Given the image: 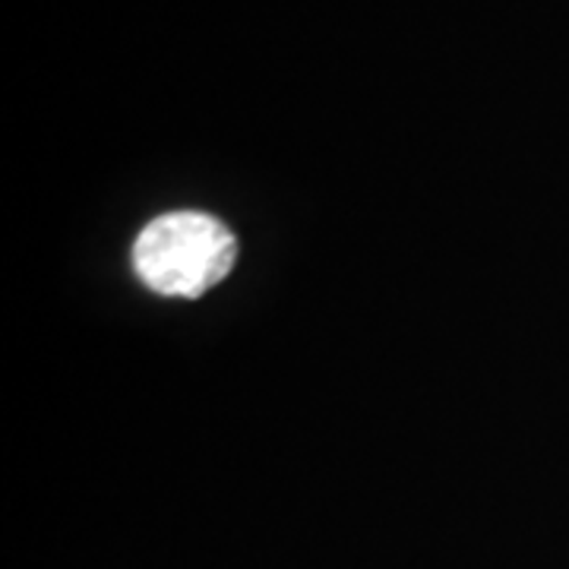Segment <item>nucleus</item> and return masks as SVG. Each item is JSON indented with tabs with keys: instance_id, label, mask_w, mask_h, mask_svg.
Returning <instances> with one entry per match:
<instances>
[{
	"instance_id": "f257e3e1",
	"label": "nucleus",
	"mask_w": 569,
	"mask_h": 569,
	"mask_svg": "<svg viewBox=\"0 0 569 569\" xmlns=\"http://www.w3.org/2000/svg\"><path fill=\"white\" fill-rule=\"evenodd\" d=\"M238 241L206 212H168L149 222L133 244V269L152 291L200 298L234 269Z\"/></svg>"
}]
</instances>
